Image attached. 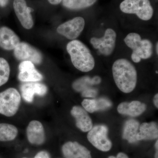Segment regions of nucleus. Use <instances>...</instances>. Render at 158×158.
<instances>
[{"mask_svg": "<svg viewBox=\"0 0 158 158\" xmlns=\"http://www.w3.org/2000/svg\"><path fill=\"white\" fill-rule=\"evenodd\" d=\"M114 81L118 89L123 93L132 92L135 88L137 73L134 65L127 59H117L112 67Z\"/></svg>", "mask_w": 158, "mask_h": 158, "instance_id": "obj_1", "label": "nucleus"}, {"mask_svg": "<svg viewBox=\"0 0 158 158\" xmlns=\"http://www.w3.org/2000/svg\"><path fill=\"white\" fill-rule=\"evenodd\" d=\"M66 49L76 68L83 72L92 70L95 65L94 58L89 49L81 41L74 40L69 43Z\"/></svg>", "mask_w": 158, "mask_h": 158, "instance_id": "obj_2", "label": "nucleus"}, {"mask_svg": "<svg viewBox=\"0 0 158 158\" xmlns=\"http://www.w3.org/2000/svg\"><path fill=\"white\" fill-rule=\"evenodd\" d=\"M125 43L133 50L131 59L133 62L138 63L141 59H149L153 54V44L148 39H141L139 34L131 33L124 40Z\"/></svg>", "mask_w": 158, "mask_h": 158, "instance_id": "obj_3", "label": "nucleus"}, {"mask_svg": "<svg viewBox=\"0 0 158 158\" xmlns=\"http://www.w3.org/2000/svg\"><path fill=\"white\" fill-rule=\"evenodd\" d=\"M119 8L123 13L136 14L142 20H149L153 15V8L149 0H124Z\"/></svg>", "mask_w": 158, "mask_h": 158, "instance_id": "obj_4", "label": "nucleus"}, {"mask_svg": "<svg viewBox=\"0 0 158 158\" xmlns=\"http://www.w3.org/2000/svg\"><path fill=\"white\" fill-rule=\"evenodd\" d=\"M21 97L18 91L9 88L0 93V113L8 117L14 116L19 109Z\"/></svg>", "mask_w": 158, "mask_h": 158, "instance_id": "obj_5", "label": "nucleus"}, {"mask_svg": "<svg viewBox=\"0 0 158 158\" xmlns=\"http://www.w3.org/2000/svg\"><path fill=\"white\" fill-rule=\"evenodd\" d=\"M108 129L104 125L95 126L89 131L87 138L97 149L107 152L111 150L112 143L108 138Z\"/></svg>", "mask_w": 158, "mask_h": 158, "instance_id": "obj_6", "label": "nucleus"}, {"mask_svg": "<svg viewBox=\"0 0 158 158\" xmlns=\"http://www.w3.org/2000/svg\"><path fill=\"white\" fill-rule=\"evenodd\" d=\"M116 37V32L112 29L108 28L105 31L103 37L101 38L92 37L90 40V42L93 47L98 49L102 55L109 56L115 49Z\"/></svg>", "mask_w": 158, "mask_h": 158, "instance_id": "obj_7", "label": "nucleus"}, {"mask_svg": "<svg viewBox=\"0 0 158 158\" xmlns=\"http://www.w3.org/2000/svg\"><path fill=\"white\" fill-rule=\"evenodd\" d=\"M85 25V20L83 17H77L59 25L57 31L67 39L74 40L80 36Z\"/></svg>", "mask_w": 158, "mask_h": 158, "instance_id": "obj_8", "label": "nucleus"}, {"mask_svg": "<svg viewBox=\"0 0 158 158\" xmlns=\"http://www.w3.org/2000/svg\"><path fill=\"white\" fill-rule=\"evenodd\" d=\"M15 56L22 61H29L36 64H39L42 61L41 53L28 44L20 42L14 49Z\"/></svg>", "mask_w": 158, "mask_h": 158, "instance_id": "obj_9", "label": "nucleus"}, {"mask_svg": "<svg viewBox=\"0 0 158 158\" xmlns=\"http://www.w3.org/2000/svg\"><path fill=\"white\" fill-rule=\"evenodd\" d=\"M15 12L24 28H32L34 22L31 13L33 9L28 7L25 0H14L13 2Z\"/></svg>", "mask_w": 158, "mask_h": 158, "instance_id": "obj_10", "label": "nucleus"}, {"mask_svg": "<svg viewBox=\"0 0 158 158\" xmlns=\"http://www.w3.org/2000/svg\"><path fill=\"white\" fill-rule=\"evenodd\" d=\"M18 79L21 81H39L43 78V76L35 68L34 63L29 61H24L19 66Z\"/></svg>", "mask_w": 158, "mask_h": 158, "instance_id": "obj_11", "label": "nucleus"}, {"mask_svg": "<svg viewBox=\"0 0 158 158\" xmlns=\"http://www.w3.org/2000/svg\"><path fill=\"white\" fill-rule=\"evenodd\" d=\"M62 150L65 158H92L90 151L76 141L66 142Z\"/></svg>", "mask_w": 158, "mask_h": 158, "instance_id": "obj_12", "label": "nucleus"}, {"mask_svg": "<svg viewBox=\"0 0 158 158\" xmlns=\"http://www.w3.org/2000/svg\"><path fill=\"white\" fill-rule=\"evenodd\" d=\"M21 92L23 98L28 102L33 101L35 94L44 96L47 92V87L45 85L36 82H27L20 87Z\"/></svg>", "mask_w": 158, "mask_h": 158, "instance_id": "obj_13", "label": "nucleus"}, {"mask_svg": "<svg viewBox=\"0 0 158 158\" xmlns=\"http://www.w3.org/2000/svg\"><path fill=\"white\" fill-rule=\"evenodd\" d=\"M27 135L31 144L36 145L43 144L45 141V136L42 123L37 120L31 121L27 127Z\"/></svg>", "mask_w": 158, "mask_h": 158, "instance_id": "obj_14", "label": "nucleus"}, {"mask_svg": "<svg viewBox=\"0 0 158 158\" xmlns=\"http://www.w3.org/2000/svg\"><path fill=\"white\" fill-rule=\"evenodd\" d=\"M71 114L75 118L77 127L82 131H89L93 127L92 120L85 109L74 106L71 111Z\"/></svg>", "mask_w": 158, "mask_h": 158, "instance_id": "obj_15", "label": "nucleus"}, {"mask_svg": "<svg viewBox=\"0 0 158 158\" xmlns=\"http://www.w3.org/2000/svg\"><path fill=\"white\" fill-rule=\"evenodd\" d=\"M17 34L6 27L0 28V47L6 50H14L19 43Z\"/></svg>", "mask_w": 158, "mask_h": 158, "instance_id": "obj_16", "label": "nucleus"}, {"mask_svg": "<svg viewBox=\"0 0 158 158\" xmlns=\"http://www.w3.org/2000/svg\"><path fill=\"white\" fill-rule=\"evenodd\" d=\"M146 109L145 104L141 102L134 101L131 102H123L118 105L117 111L123 115H128L136 117L141 115Z\"/></svg>", "mask_w": 158, "mask_h": 158, "instance_id": "obj_17", "label": "nucleus"}, {"mask_svg": "<svg viewBox=\"0 0 158 158\" xmlns=\"http://www.w3.org/2000/svg\"><path fill=\"white\" fill-rule=\"evenodd\" d=\"M82 105L87 112L93 113L107 110L112 106V104L107 98H102L97 99H85L82 102Z\"/></svg>", "mask_w": 158, "mask_h": 158, "instance_id": "obj_18", "label": "nucleus"}, {"mask_svg": "<svg viewBox=\"0 0 158 158\" xmlns=\"http://www.w3.org/2000/svg\"><path fill=\"white\" fill-rule=\"evenodd\" d=\"M158 128L155 122L144 123L139 127L137 135V141L151 140L158 138Z\"/></svg>", "mask_w": 158, "mask_h": 158, "instance_id": "obj_19", "label": "nucleus"}, {"mask_svg": "<svg viewBox=\"0 0 158 158\" xmlns=\"http://www.w3.org/2000/svg\"><path fill=\"white\" fill-rule=\"evenodd\" d=\"M140 124L137 120L131 119L126 122L123 127V138L130 143L137 142V135Z\"/></svg>", "mask_w": 158, "mask_h": 158, "instance_id": "obj_20", "label": "nucleus"}, {"mask_svg": "<svg viewBox=\"0 0 158 158\" xmlns=\"http://www.w3.org/2000/svg\"><path fill=\"white\" fill-rule=\"evenodd\" d=\"M101 82V79L99 77L95 76L93 78L86 76L80 78L73 82V88L78 92H84L85 90L92 88L94 85H98Z\"/></svg>", "mask_w": 158, "mask_h": 158, "instance_id": "obj_21", "label": "nucleus"}, {"mask_svg": "<svg viewBox=\"0 0 158 158\" xmlns=\"http://www.w3.org/2000/svg\"><path fill=\"white\" fill-rule=\"evenodd\" d=\"M18 131L16 127L8 123H0V141H11L17 137Z\"/></svg>", "mask_w": 158, "mask_h": 158, "instance_id": "obj_22", "label": "nucleus"}, {"mask_svg": "<svg viewBox=\"0 0 158 158\" xmlns=\"http://www.w3.org/2000/svg\"><path fill=\"white\" fill-rule=\"evenodd\" d=\"M97 0H62V5L68 9L80 10L93 6Z\"/></svg>", "mask_w": 158, "mask_h": 158, "instance_id": "obj_23", "label": "nucleus"}, {"mask_svg": "<svg viewBox=\"0 0 158 158\" xmlns=\"http://www.w3.org/2000/svg\"><path fill=\"white\" fill-rule=\"evenodd\" d=\"M10 69L9 63L3 58H0V87L9 80Z\"/></svg>", "mask_w": 158, "mask_h": 158, "instance_id": "obj_24", "label": "nucleus"}, {"mask_svg": "<svg viewBox=\"0 0 158 158\" xmlns=\"http://www.w3.org/2000/svg\"><path fill=\"white\" fill-rule=\"evenodd\" d=\"M97 94V89L92 88L82 92L81 94L83 97L95 98Z\"/></svg>", "mask_w": 158, "mask_h": 158, "instance_id": "obj_25", "label": "nucleus"}, {"mask_svg": "<svg viewBox=\"0 0 158 158\" xmlns=\"http://www.w3.org/2000/svg\"><path fill=\"white\" fill-rule=\"evenodd\" d=\"M34 158H50L48 152L42 151L37 153Z\"/></svg>", "mask_w": 158, "mask_h": 158, "instance_id": "obj_26", "label": "nucleus"}, {"mask_svg": "<svg viewBox=\"0 0 158 158\" xmlns=\"http://www.w3.org/2000/svg\"><path fill=\"white\" fill-rule=\"evenodd\" d=\"M49 2L52 5H56L59 4L62 0H48Z\"/></svg>", "mask_w": 158, "mask_h": 158, "instance_id": "obj_27", "label": "nucleus"}, {"mask_svg": "<svg viewBox=\"0 0 158 158\" xmlns=\"http://www.w3.org/2000/svg\"><path fill=\"white\" fill-rule=\"evenodd\" d=\"M153 102L156 107L158 108V94H156L153 99Z\"/></svg>", "mask_w": 158, "mask_h": 158, "instance_id": "obj_28", "label": "nucleus"}, {"mask_svg": "<svg viewBox=\"0 0 158 158\" xmlns=\"http://www.w3.org/2000/svg\"><path fill=\"white\" fill-rule=\"evenodd\" d=\"M9 0H0V6L4 7L8 4Z\"/></svg>", "mask_w": 158, "mask_h": 158, "instance_id": "obj_29", "label": "nucleus"}, {"mask_svg": "<svg viewBox=\"0 0 158 158\" xmlns=\"http://www.w3.org/2000/svg\"><path fill=\"white\" fill-rule=\"evenodd\" d=\"M156 151L155 155V158H158V149H156Z\"/></svg>", "mask_w": 158, "mask_h": 158, "instance_id": "obj_30", "label": "nucleus"}, {"mask_svg": "<svg viewBox=\"0 0 158 158\" xmlns=\"http://www.w3.org/2000/svg\"><path fill=\"white\" fill-rule=\"evenodd\" d=\"M156 52L157 55L158 54V43L157 42L156 44Z\"/></svg>", "mask_w": 158, "mask_h": 158, "instance_id": "obj_31", "label": "nucleus"}, {"mask_svg": "<svg viewBox=\"0 0 158 158\" xmlns=\"http://www.w3.org/2000/svg\"><path fill=\"white\" fill-rule=\"evenodd\" d=\"M108 158H117L116 157L114 156H110Z\"/></svg>", "mask_w": 158, "mask_h": 158, "instance_id": "obj_32", "label": "nucleus"}, {"mask_svg": "<svg viewBox=\"0 0 158 158\" xmlns=\"http://www.w3.org/2000/svg\"><path fill=\"white\" fill-rule=\"evenodd\" d=\"M156 73H158V71H156Z\"/></svg>", "mask_w": 158, "mask_h": 158, "instance_id": "obj_33", "label": "nucleus"}]
</instances>
